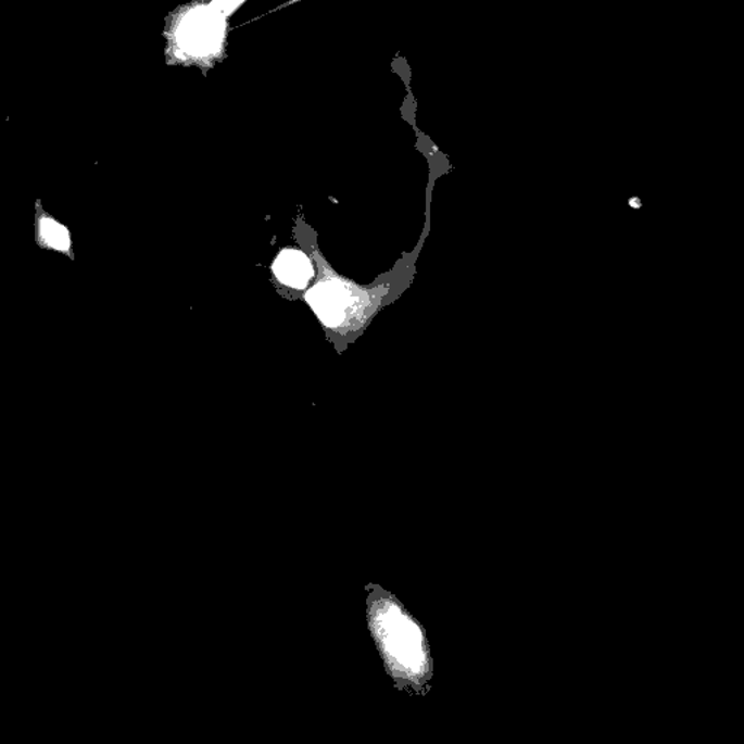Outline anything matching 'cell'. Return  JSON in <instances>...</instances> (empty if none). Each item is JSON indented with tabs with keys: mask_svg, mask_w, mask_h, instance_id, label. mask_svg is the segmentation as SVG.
<instances>
[{
	"mask_svg": "<svg viewBox=\"0 0 744 744\" xmlns=\"http://www.w3.org/2000/svg\"><path fill=\"white\" fill-rule=\"evenodd\" d=\"M227 34L229 18L211 3L180 8L167 21V63L213 67L225 58Z\"/></svg>",
	"mask_w": 744,
	"mask_h": 744,
	"instance_id": "6da1fadb",
	"label": "cell"
},
{
	"mask_svg": "<svg viewBox=\"0 0 744 744\" xmlns=\"http://www.w3.org/2000/svg\"><path fill=\"white\" fill-rule=\"evenodd\" d=\"M382 628L393 659L407 672L420 673L425 666V655L416 628L395 610L384 615Z\"/></svg>",
	"mask_w": 744,
	"mask_h": 744,
	"instance_id": "7a4b0ae2",
	"label": "cell"
},
{
	"mask_svg": "<svg viewBox=\"0 0 744 744\" xmlns=\"http://www.w3.org/2000/svg\"><path fill=\"white\" fill-rule=\"evenodd\" d=\"M37 243L49 251L73 256V239L68 227L55 220L53 216L42 210L41 202L37 204Z\"/></svg>",
	"mask_w": 744,
	"mask_h": 744,
	"instance_id": "3957f363",
	"label": "cell"
},
{
	"mask_svg": "<svg viewBox=\"0 0 744 744\" xmlns=\"http://www.w3.org/2000/svg\"><path fill=\"white\" fill-rule=\"evenodd\" d=\"M343 288L339 283H325L310 292L308 300L328 325H338L342 318Z\"/></svg>",
	"mask_w": 744,
	"mask_h": 744,
	"instance_id": "277c9868",
	"label": "cell"
},
{
	"mask_svg": "<svg viewBox=\"0 0 744 744\" xmlns=\"http://www.w3.org/2000/svg\"><path fill=\"white\" fill-rule=\"evenodd\" d=\"M275 274L282 282L292 287H304L312 278L308 261L299 252H283L275 264Z\"/></svg>",
	"mask_w": 744,
	"mask_h": 744,
	"instance_id": "5b68a950",
	"label": "cell"
},
{
	"mask_svg": "<svg viewBox=\"0 0 744 744\" xmlns=\"http://www.w3.org/2000/svg\"><path fill=\"white\" fill-rule=\"evenodd\" d=\"M244 2H247V0H211L210 3L216 8V10L223 12L227 18H230Z\"/></svg>",
	"mask_w": 744,
	"mask_h": 744,
	"instance_id": "8992f818",
	"label": "cell"
},
{
	"mask_svg": "<svg viewBox=\"0 0 744 744\" xmlns=\"http://www.w3.org/2000/svg\"><path fill=\"white\" fill-rule=\"evenodd\" d=\"M301 2V0H290V2H287L286 5L279 7L278 10H282V8L290 7L292 3Z\"/></svg>",
	"mask_w": 744,
	"mask_h": 744,
	"instance_id": "52a82bcc",
	"label": "cell"
}]
</instances>
